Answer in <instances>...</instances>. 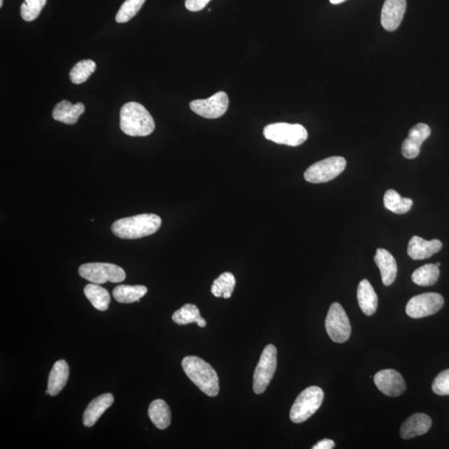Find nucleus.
<instances>
[{
    "label": "nucleus",
    "instance_id": "2f4dec72",
    "mask_svg": "<svg viewBox=\"0 0 449 449\" xmlns=\"http://www.w3.org/2000/svg\"><path fill=\"white\" fill-rule=\"evenodd\" d=\"M432 389L436 394L449 395V369L442 371L435 378Z\"/></svg>",
    "mask_w": 449,
    "mask_h": 449
},
{
    "label": "nucleus",
    "instance_id": "72a5a7b5",
    "mask_svg": "<svg viewBox=\"0 0 449 449\" xmlns=\"http://www.w3.org/2000/svg\"><path fill=\"white\" fill-rule=\"evenodd\" d=\"M334 448V442L332 439H323L317 443L313 449H332Z\"/></svg>",
    "mask_w": 449,
    "mask_h": 449
},
{
    "label": "nucleus",
    "instance_id": "7ed1b4c3",
    "mask_svg": "<svg viewBox=\"0 0 449 449\" xmlns=\"http://www.w3.org/2000/svg\"><path fill=\"white\" fill-rule=\"evenodd\" d=\"M183 369L187 377L206 395L215 397L219 393V378L218 373L197 356H187L183 359Z\"/></svg>",
    "mask_w": 449,
    "mask_h": 449
},
{
    "label": "nucleus",
    "instance_id": "473e14b6",
    "mask_svg": "<svg viewBox=\"0 0 449 449\" xmlns=\"http://www.w3.org/2000/svg\"><path fill=\"white\" fill-rule=\"evenodd\" d=\"M211 0H186L185 6L189 11L198 12L204 10Z\"/></svg>",
    "mask_w": 449,
    "mask_h": 449
},
{
    "label": "nucleus",
    "instance_id": "b1692460",
    "mask_svg": "<svg viewBox=\"0 0 449 449\" xmlns=\"http://www.w3.org/2000/svg\"><path fill=\"white\" fill-rule=\"evenodd\" d=\"M173 320L179 325L197 323L201 328L206 325V320L200 315L199 309L192 304H187L176 311L173 315Z\"/></svg>",
    "mask_w": 449,
    "mask_h": 449
},
{
    "label": "nucleus",
    "instance_id": "393cba45",
    "mask_svg": "<svg viewBox=\"0 0 449 449\" xmlns=\"http://www.w3.org/2000/svg\"><path fill=\"white\" fill-rule=\"evenodd\" d=\"M85 294L92 305L100 311H105L108 309L111 298L107 290L98 284H89L85 286Z\"/></svg>",
    "mask_w": 449,
    "mask_h": 449
},
{
    "label": "nucleus",
    "instance_id": "bb28decb",
    "mask_svg": "<svg viewBox=\"0 0 449 449\" xmlns=\"http://www.w3.org/2000/svg\"><path fill=\"white\" fill-rule=\"evenodd\" d=\"M236 286V278L231 272H224L214 280L211 293L215 297L229 299L231 297Z\"/></svg>",
    "mask_w": 449,
    "mask_h": 449
},
{
    "label": "nucleus",
    "instance_id": "f257e3e1",
    "mask_svg": "<svg viewBox=\"0 0 449 449\" xmlns=\"http://www.w3.org/2000/svg\"><path fill=\"white\" fill-rule=\"evenodd\" d=\"M161 226L159 215L140 214L117 220L112 224L111 230L118 238L134 240L154 234Z\"/></svg>",
    "mask_w": 449,
    "mask_h": 449
},
{
    "label": "nucleus",
    "instance_id": "a211bd4d",
    "mask_svg": "<svg viewBox=\"0 0 449 449\" xmlns=\"http://www.w3.org/2000/svg\"><path fill=\"white\" fill-rule=\"evenodd\" d=\"M113 401L112 394H104L92 400L83 413V425L87 428L94 426L104 413L112 406Z\"/></svg>",
    "mask_w": 449,
    "mask_h": 449
},
{
    "label": "nucleus",
    "instance_id": "aec40b11",
    "mask_svg": "<svg viewBox=\"0 0 449 449\" xmlns=\"http://www.w3.org/2000/svg\"><path fill=\"white\" fill-rule=\"evenodd\" d=\"M85 111V107L83 104H73L69 101L63 100L55 106L52 114L55 120L73 125L78 122L79 117Z\"/></svg>",
    "mask_w": 449,
    "mask_h": 449
},
{
    "label": "nucleus",
    "instance_id": "4468645a",
    "mask_svg": "<svg viewBox=\"0 0 449 449\" xmlns=\"http://www.w3.org/2000/svg\"><path fill=\"white\" fill-rule=\"evenodd\" d=\"M431 134L430 127L425 123H419L409 131L408 138L404 141L402 154L407 159H413L420 155L422 143Z\"/></svg>",
    "mask_w": 449,
    "mask_h": 449
},
{
    "label": "nucleus",
    "instance_id": "9b49d317",
    "mask_svg": "<svg viewBox=\"0 0 449 449\" xmlns=\"http://www.w3.org/2000/svg\"><path fill=\"white\" fill-rule=\"evenodd\" d=\"M229 98L226 92H218L208 99L192 101L190 108L193 112L204 118L215 120L227 113Z\"/></svg>",
    "mask_w": 449,
    "mask_h": 449
},
{
    "label": "nucleus",
    "instance_id": "412c9836",
    "mask_svg": "<svg viewBox=\"0 0 449 449\" xmlns=\"http://www.w3.org/2000/svg\"><path fill=\"white\" fill-rule=\"evenodd\" d=\"M357 298L360 309L364 315L371 316L376 313L378 308V297L368 280L360 281L357 290Z\"/></svg>",
    "mask_w": 449,
    "mask_h": 449
},
{
    "label": "nucleus",
    "instance_id": "39448f33",
    "mask_svg": "<svg viewBox=\"0 0 449 449\" xmlns=\"http://www.w3.org/2000/svg\"><path fill=\"white\" fill-rule=\"evenodd\" d=\"M264 136L267 140L277 144L297 147L305 143L308 133L301 124H290L286 122L272 123L267 125L263 131Z\"/></svg>",
    "mask_w": 449,
    "mask_h": 449
},
{
    "label": "nucleus",
    "instance_id": "1a4fd4ad",
    "mask_svg": "<svg viewBox=\"0 0 449 449\" xmlns=\"http://www.w3.org/2000/svg\"><path fill=\"white\" fill-rule=\"evenodd\" d=\"M325 329L329 336L334 342L345 343L349 340L351 334V325L347 314L338 303H333L329 307Z\"/></svg>",
    "mask_w": 449,
    "mask_h": 449
},
{
    "label": "nucleus",
    "instance_id": "e433bc0d",
    "mask_svg": "<svg viewBox=\"0 0 449 449\" xmlns=\"http://www.w3.org/2000/svg\"><path fill=\"white\" fill-rule=\"evenodd\" d=\"M3 6V0H0V7Z\"/></svg>",
    "mask_w": 449,
    "mask_h": 449
},
{
    "label": "nucleus",
    "instance_id": "c756f323",
    "mask_svg": "<svg viewBox=\"0 0 449 449\" xmlns=\"http://www.w3.org/2000/svg\"><path fill=\"white\" fill-rule=\"evenodd\" d=\"M146 0H126L117 12L115 20L117 23H127L138 14Z\"/></svg>",
    "mask_w": 449,
    "mask_h": 449
},
{
    "label": "nucleus",
    "instance_id": "f704fd0d",
    "mask_svg": "<svg viewBox=\"0 0 449 449\" xmlns=\"http://www.w3.org/2000/svg\"><path fill=\"white\" fill-rule=\"evenodd\" d=\"M329 1L333 4H338L345 1V0H329Z\"/></svg>",
    "mask_w": 449,
    "mask_h": 449
},
{
    "label": "nucleus",
    "instance_id": "ddd939ff",
    "mask_svg": "<svg viewBox=\"0 0 449 449\" xmlns=\"http://www.w3.org/2000/svg\"><path fill=\"white\" fill-rule=\"evenodd\" d=\"M406 0H385L381 12V24L387 31H394L401 24L405 11Z\"/></svg>",
    "mask_w": 449,
    "mask_h": 449
},
{
    "label": "nucleus",
    "instance_id": "f8f14e48",
    "mask_svg": "<svg viewBox=\"0 0 449 449\" xmlns=\"http://www.w3.org/2000/svg\"><path fill=\"white\" fill-rule=\"evenodd\" d=\"M374 384L378 390L390 397H398L406 390L403 376L394 369H384L373 377Z\"/></svg>",
    "mask_w": 449,
    "mask_h": 449
},
{
    "label": "nucleus",
    "instance_id": "c9c22d12",
    "mask_svg": "<svg viewBox=\"0 0 449 449\" xmlns=\"http://www.w3.org/2000/svg\"><path fill=\"white\" fill-rule=\"evenodd\" d=\"M435 265L439 267L440 266H441V263L438 262V263H436Z\"/></svg>",
    "mask_w": 449,
    "mask_h": 449
},
{
    "label": "nucleus",
    "instance_id": "f03ea898",
    "mask_svg": "<svg viewBox=\"0 0 449 449\" xmlns=\"http://www.w3.org/2000/svg\"><path fill=\"white\" fill-rule=\"evenodd\" d=\"M155 122L142 104L129 102L120 112L121 130L131 136H146L155 130Z\"/></svg>",
    "mask_w": 449,
    "mask_h": 449
},
{
    "label": "nucleus",
    "instance_id": "cd10ccee",
    "mask_svg": "<svg viewBox=\"0 0 449 449\" xmlns=\"http://www.w3.org/2000/svg\"><path fill=\"white\" fill-rule=\"evenodd\" d=\"M440 276L439 267L427 264L417 269L412 275L413 283L420 286H431L437 283Z\"/></svg>",
    "mask_w": 449,
    "mask_h": 449
},
{
    "label": "nucleus",
    "instance_id": "7c9ffc66",
    "mask_svg": "<svg viewBox=\"0 0 449 449\" xmlns=\"http://www.w3.org/2000/svg\"><path fill=\"white\" fill-rule=\"evenodd\" d=\"M47 0H24L21 6V16L25 21L36 20L45 6Z\"/></svg>",
    "mask_w": 449,
    "mask_h": 449
},
{
    "label": "nucleus",
    "instance_id": "0eeeda50",
    "mask_svg": "<svg viewBox=\"0 0 449 449\" xmlns=\"http://www.w3.org/2000/svg\"><path fill=\"white\" fill-rule=\"evenodd\" d=\"M346 160L342 157H330L311 165L304 177L308 183L318 184L328 183L336 178L345 171Z\"/></svg>",
    "mask_w": 449,
    "mask_h": 449
},
{
    "label": "nucleus",
    "instance_id": "423d86ee",
    "mask_svg": "<svg viewBox=\"0 0 449 449\" xmlns=\"http://www.w3.org/2000/svg\"><path fill=\"white\" fill-rule=\"evenodd\" d=\"M83 279L94 284H104L110 281L120 283L126 278V273L120 266L110 263H87L78 269Z\"/></svg>",
    "mask_w": 449,
    "mask_h": 449
},
{
    "label": "nucleus",
    "instance_id": "6e6552de",
    "mask_svg": "<svg viewBox=\"0 0 449 449\" xmlns=\"http://www.w3.org/2000/svg\"><path fill=\"white\" fill-rule=\"evenodd\" d=\"M277 367V350L276 346L268 345L264 349L253 376V390L255 394H261L274 376Z\"/></svg>",
    "mask_w": 449,
    "mask_h": 449
},
{
    "label": "nucleus",
    "instance_id": "dca6fc26",
    "mask_svg": "<svg viewBox=\"0 0 449 449\" xmlns=\"http://www.w3.org/2000/svg\"><path fill=\"white\" fill-rule=\"evenodd\" d=\"M432 426V420L425 413H418L409 417L400 428V437L411 439L429 432Z\"/></svg>",
    "mask_w": 449,
    "mask_h": 449
},
{
    "label": "nucleus",
    "instance_id": "c85d7f7f",
    "mask_svg": "<svg viewBox=\"0 0 449 449\" xmlns=\"http://www.w3.org/2000/svg\"><path fill=\"white\" fill-rule=\"evenodd\" d=\"M96 68L95 62L91 59L78 62L69 73L70 80L74 85H81L90 78L91 75L95 72Z\"/></svg>",
    "mask_w": 449,
    "mask_h": 449
},
{
    "label": "nucleus",
    "instance_id": "20e7f679",
    "mask_svg": "<svg viewBox=\"0 0 449 449\" xmlns=\"http://www.w3.org/2000/svg\"><path fill=\"white\" fill-rule=\"evenodd\" d=\"M324 397V392L320 387L311 386L302 391L290 409V420L294 424L309 420L322 404Z\"/></svg>",
    "mask_w": 449,
    "mask_h": 449
},
{
    "label": "nucleus",
    "instance_id": "4be33fe9",
    "mask_svg": "<svg viewBox=\"0 0 449 449\" xmlns=\"http://www.w3.org/2000/svg\"><path fill=\"white\" fill-rule=\"evenodd\" d=\"M148 415L152 424L159 429H166L171 424V411L169 405L162 399L154 400L149 405Z\"/></svg>",
    "mask_w": 449,
    "mask_h": 449
},
{
    "label": "nucleus",
    "instance_id": "5701e85b",
    "mask_svg": "<svg viewBox=\"0 0 449 449\" xmlns=\"http://www.w3.org/2000/svg\"><path fill=\"white\" fill-rule=\"evenodd\" d=\"M148 292V288L144 285H121L113 290V297L117 302L130 304L139 302Z\"/></svg>",
    "mask_w": 449,
    "mask_h": 449
},
{
    "label": "nucleus",
    "instance_id": "a878e982",
    "mask_svg": "<svg viewBox=\"0 0 449 449\" xmlns=\"http://www.w3.org/2000/svg\"><path fill=\"white\" fill-rule=\"evenodd\" d=\"M385 208L395 214L407 213L411 209L413 201L411 198L402 197L393 189L387 191L384 197Z\"/></svg>",
    "mask_w": 449,
    "mask_h": 449
},
{
    "label": "nucleus",
    "instance_id": "9d476101",
    "mask_svg": "<svg viewBox=\"0 0 449 449\" xmlns=\"http://www.w3.org/2000/svg\"><path fill=\"white\" fill-rule=\"evenodd\" d=\"M444 305V299L439 293H424L413 297L407 304L406 313L413 319H420L437 313Z\"/></svg>",
    "mask_w": 449,
    "mask_h": 449
},
{
    "label": "nucleus",
    "instance_id": "2eb2a0df",
    "mask_svg": "<svg viewBox=\"0 0 449 449\" xmlns=\"http://www.w3.org/2000/svg\"><path fill=\"white\" fill-rule=\"evenodd\" d=\"M443 243L438 239L426 241L420 236H413L408 242V255L415 261L432 257L441 250Z\"/></svg>",
    "mask_w": 449,
    "mask_h": 449
},
{
    "label": "nucleus",
    "instance_id": "6ab92c4d",
    "mask_svg": "<svg viewBox=\"0 0 449 449\" xmlns=\"http://www.w3.org/2000/svg\"><path fill=\"white\" fill-rule=\"evenodd\" d=\"M69 376V368L67 362L64 359L57 361L48 376L46 394L58 395L67 384Z\"/></svg>",
    "mask_w": 449,
    "mask_h": 449
},
{
    "label": "nucleus",
    "instance_id": "f3484780",
    "mask_svg": "<svg viewBox=\"0 0 449 449\" xmlns=\"http://www.w3.org/2000/svg\"><path fill=\"white\" fill-rule=\"evenodd\" d=\"M374 262L380 271L383 284L386 286L393 284L398 273L397 263L393 255L385 249L378 248L374 255Z\"/></svg>",
    "mask_w": 449,
    "mask_h": 449
}]
</instances>
